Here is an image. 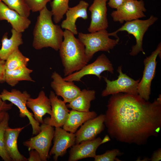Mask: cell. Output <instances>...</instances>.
<instances>
[{"mask_svg":"<svg viewBox=\"0 0 161 161\" xmlns=\"http://www.w3.org/2000/svg\"><path fill=\"white\" fill-rule=\"evenodd\" d=\"M107 107L104 124L111 137L140 145L157 136L161 127L160 95L151 103L138 95L118 93L112 95Z\"/></svg>","mask_w":161,"mask_h":161,"instance_id":"cell-1","label":"cell"},{"mask_svg":"<svg viewBox=\"0 0 161 161\" xmlns=\"http://www.w3.org/2000/svg\"><path fill=\"white\" fill-rule=\"evenodd\" d=\"M51 11L46 6L39 11L33 31L32 46L36 49L50 47L58 51L63 41L64 31L54 24Z\"/></svg>","mask_w":161,"mask_h":161,"instance_id":"cell-2","label":"cell"},{"mask_svg":"<svg viewBox=\"0 0 161 161\" xmlns=\"http://www.w3.org/2000/svg\"><path fill=\"white\" fill-rule=\"evenodd\" d=\"M59 52L66 76L78 71L88 64L84 45L71 31L65 30Z\"/></svg>","mask_w":161,"mask_h":161,"instance_id":"cell-3","label":"cell"},{"mask_svg":"<svg viewBox=\"0 0 161 161\" xmlns=\"http://www.w3.org/2000/svg\"><path fill=\"white\" fill-rule=\"evenodd\" d=\"M78 39L84 45L85 54L88 62L94 54L99 51L109 52L118 44L119 38L116 39L109 38V33L106 29L89 33H78Z\"/></svg>","mask_w":161,"mask_h":161,"instance_id":"cell-4","label":"cell"},{"mask_svg":"<svg viewBox=\"0 0 161 161\" xmlns=\"http://www.w3.org/2000/svg\"><path fill=\"white\" fill-rule=\"evenodd\" d=\"M157 19V17L151 15L149 18L145 20L137 19L126 21L120 28L112 32L109 33V36H115L116 38H118L117 34L121 31H126L129 34L132 35L136 39V44L132 46L129 54L131 56H134L143 51V41L144 34L148 28Z\"/></svg>","mask_w":161,"mask_h":161,"instance_id":"cell-5","label":"cell"},{"mask_svg":"<svg viewBox=\"0 0 161 161\" xmlns=\"http://www.w3.org/2000/svg\"><path fill=\"white\" fill-rule=\"evenodd\" d=\"M2 100L4 101L8 100L16 106L19 110V116L27 117L29 123L32 126L33 135H37L40 131V123L35 120L33 114L27 109V103L30 95L26 91L21 92L19 90L13 89L10 92L4 89L0 94Z\"/></svg>","mask_w":161,"mask_h":161,"instance_id":"cell-6","label":"cell"},{"mask_svg":"<svg viewBox=\"0 0 161 161\" xmlns=\"http://www.w3.org/2000/svg\"><path fill=\"white\" fill-rule=\"evenodd\" d=\"M40 131L37 135L23 143L29 151L35 150L39 154L42 161H47L55 132L53 127L44 122L41 124Z\"/></svg>","mask_w":161,"mask_h":161,"instance_id":"cell-7","label":"cell"},{"mask_svg":"<svg viewBox=\"0 0 161 161\" xmlns=\"http://www.w3.org/2000/svg\"><path fill=\"white\" fill-rule=\"evenodd\" d=\"M117 71L119 75L117 80L111 81L106 77H104L106 87L102 92V96L106 97L121 92L132 95H138L137 90L139 80H135L123 73L121 66L118 67Z\"/></svg>","mask_w":161,"mask_h":161,"instance_id":"cell-8","label":"cell"},{"mask_svg":"<svg viewBox=\"0 0 161 161\" xmlns=\"http://www.w3.org/2000/svg\"><path fill=\"white\" fill-rule=\"evenodd\" d=\"M161 52L160 43L151 55L143 61L144 69L142 78L138 84L137 91L139 96L146 101H148L149 99L151 83L155 74L156 58Z\"/></svg>","mask_w":161,"mask_h":161,"instance_id":"cell-9","label":"cell"},{"mask_svg":"<svg viewBox=\"0 0 161 161\" xmlns=\"http://www.w3.org/2000/svg\"><path fill=\"white\" fill-rule=\"evenodd\" d=\"M113 65L107 57L104 54L99 56L92 63L86 64L79 70L63 78L66 81H79L84 76L88 75H94L100 80L101 74L103 72L108 71L114 73Z\"/></svg>","mask_w":161,"mask_h":161,"instance_id":"cell-10","label":"cell"},{"mask_svg":"<svg viewBox=\"0 0 161 161\" xmlns=\"http://www.w3.org/2000/svg\"><path fill=\"white\" fill-rule=\"evenodd\" d=\"M146 10L143 0H124L122 4L111 15L113 20L122 24L145 16Z\"/></svg>","mask_w":161,"mask_h":161,"instance_id":"cell-11","label":"cell"},{"mask_svg":"<svg viewBox=\"0 0 161 161\" xmlns=\"http://www.w3.org/2000/svg\"><path fill=\"white\" fill-rule=\"evenodd\" d=\"M53 139V145L49 154L53 156L55 161L59 157L63 156L67 149L75 144V133L69 132L60 127H55Z\"/></svg>","mask_w":161,"mask_h":161,"instance_id":"cell-12","label":"cell"},{"mask_svg":"<svg viewBox=\"0 0 161 161\" xmlns=\"http://www.w3.org/2000/svg\"><path fill=\"white\" fill-rule=\"evenodd\" d=\"M51 86L56 95L63 99L65 103H69L77 97L81 90L72 81L65 80L58 73H52Z\"/></svg>","mask_w":161,"mask_h":161,"instance_id":"cell-13","label":"cell"},{"mask_svg":"<svg viewBox=\"0 0 161 161\" xmlns=\"http://www.w3.org/2000/svg\"><path fill=\"white\" fill-rule=\"evenodd\" d=\"M52 110L50 117H46L44 122L55 127H61L65 124L69 111L63 100L58 98L55 92L51 91L49 96Z\"/></svg>","mask_w":161,"mask_h":161,"instance_id":"cell-14","label":"cell"},{"mask_svg":"<svg viewBox=\"0 0 161 161\" xmlns=\"http://www.w3.org/2000/svg\"><path fill=\"white\" fill-rule=\"evenodd\" d=\"M105 120V114H101L85 122L75 133V144L95 138L104 129Z\"/></svg>","mask_w":161,"mask_h":161,"instance_id":"cell-15","label":"cell"},{"mask_svg":"<svg viewBox=\"0 0 161 161\" xmlns=\"http://www.w3.org/2000/svg\"><path fill=\"white\" fill-rule=\"evenodd\" d=\"M108 0H94L89 8L91 21L88 31L90 32L106 29L108 27L106 1Z\"/></svg>","mask_w":161,"mask_h":161,"instance_id":"cell-16","label":"cell"},{"mask_svg":"<svg viewBox=\"0 0 161 161\" xmlns=\"http://www.w3.org/2000/svg\"><path fill=\"white\" fill-rule=\"evenodd\" d=\"M102 140L98 137L75 144L71 148L68 161H76L87 158H94L97 148L101 144Z\"/></svg>","mask_w":161,"mask_h":161,"instance_id":"cell-17","label":"cell"},{"mask_svg":"<svg viewBox=\"0 0 161 161\" xmlns=\"http://www.w3.org/2000/svg\"><path fill=\"white\" fill-rule=\"evenodd\" d=\"M89 6L88 3L80 0L76 6L69 7L65 13L66 19L61 23V28L69 30L74 35H77L78 32L75 24L76 20L79 18L84 20L88 18L87 11Z\"/></svg>","mask_w":161,"mask_h":161,"instance_id":"cell-18","label":"cell"},{"mask_svg":"<svg viewBox=\"0 0 161 161\" xmlns=\"http://www.w3.org/2000/svg\"><path fill=\"white\" fill-rule=\"evenodd\" d=\"M26 105L27 107L32 111L35 119L40 123H43V117L44 115L47 114L50 115L51 114L52 108L50 100L43 90L39 92L37 98H29Z\"/></svg>","mask_w":161,"mask_h":161,"instance_id":"cell-19","label":"cell"},{"mask_svg":"<svg viewBox=\"0 0 161 161\" xmlns=\"http://www.w3.org/2000/svg\"><path fill=\"white\" fill-rule=\"evenodd\" d=\"M24 127L12 129L8 126L5 130L4 135L5 147L12 161H27V159L19 152L17 146L19 135Z\"/></svg>","mask_w":161,"mask_h":161,"instance_id":"cell-20","label":"cell"},{"mask_svg":"<svg viewBox=\"0 0 161 161\" xmlns=\"http://www.w3.org/2000/svg\"><path fill=\"white\" fill-rule=\"evenodd\" d=\"M3 20L7 21L11 24L13 29L21 33L27 29L31 23L28 18L21 16L0 0V20Z\"/></svg>","mask_w":161,"mask_h":161,"instance_id":"cell-21","label":"cell"},{"mask_svg":"<svg viewBox=\"0 0 161 161\" xmlns=\"http://www.w3.org/2000/svg\"><path fill=\"white\" fill-rule=\"evenodd\" d=\"M97 116L95 111L81 112L72 109L62 126L67 131L75 133L78 129L87 120Z\"/></svg>","mask_w":161,"mask_h":161,"instance_id":"cell-22","label":"cell"},{"mask_svg":"<svg viewBox=\"0 0 161 161\" xmlns=\"http://www.w3.org/2000/svg\"><path fill=\"white\" fill-rule=\"evenodd\" d=\"M11 32L12 35L10 38H8L7 33H6L1 40L2 47L0 49V59L5 61L15 49L23 43L21 32H18L13 28Z\"/></svg>","mask_w":161,"mask_h":161,"instance_id":"cell-23","label":"cell"},{"mask_svg":"<svg viewBox=\"0 0 161 161\" xmlns=\"http://www.w3.org/2000/svg\"><path fill=\"white\" fill-rule=\"evenodd\" d=\"M96 92L94 90L84 89L79 95L66 106L68 108L81 112H88L91 102L95 99Z\"/></svg>","mask_w":161,"mask_h":161,"instance_id":"cell-24","label":"cell"},{"mask_svg":"<svg viewBox=\"0 0 161 161\" xmlns=\"http://www.w3.org/2000/svg\"><path fill=\"white\" fill-rule=\"evenodd\" d=\"M32 72V70L27 66L21 67L11 70H5V82L11 86H15L22 81L34 82L30 75Z\"/></svg>","mask_w":161,"mask_h":161,"instance_id":"cell-25","label":"cell"},{"mask_svg":"<svg viewBox=\"0 0 161 161\" xmlns=\"http://www.w3.org/2000/svg\"><path fill=\"white\" fill-rule=\"evenodd\" d=\"M29 61V58L23 55L18 48L5 61V70H11L21 67L27 66Z\"/></svg>","mask_w":161,"mask_h":161,"instance_id":"cell-26","label":"cell"},{"mask_svg":"<svg viewBox=\"0 0 161 161\" xmlns=\"http://www.w3.org/2000/svg\"><path fill=\"white\" fill-rule=\"evenodd\" d=\"M70 0H53L50 2L51 11L54 23L58 24L63 18V16L69 7Z\"/></svg>","mask_w":161,"mask_h":161,"instance_id":"cell-27","label":"cell"},{"mask_svg":"<svg viewBox=\"0 0 161 161\" xmlns=\"http://www.w3.org/2000/svg\"><path fill=\"white\" fill-rule=\"evenodd\" d=\"M1 0L21 16L27 18L29 17L31 10L24 0Z\"/></svg>","mask_w":161,"mask_h":161,"instance_id":"cell-28","label":"cell"},{"mask_svg":"<svg viewBox=\"0 0 161 161\" xmlns=\"http://www.w3.org/2000/svg\"><path fill=\"white\" fill-rule=\"evenodd\" d=\"M9 115L6 112L3 120L0 122V157L4 161H12L5 149L4 135L5 130L9 126Z\"/></svg>","mask_w":161,"mask_h":161,"instance_id":"cell-29","label":"cell"},{"mask_svg":"<svg viewBox=\"0 0 161 161\" xmlns=\"http://www.w3.org/2000/svg\"><path fill=\"white\" fill-rule=\"evenodd\" d=\"M123 153L117 149L106 151L104 153L96 155L94 158L95 161H114L117 160L116 157L121 155Z\"/></svg>","mask_w":161,"mask_h":161,"instance_id":"cell-30","label":"cell"},{"mask_svg":"<svg viewBox=\"0 0 161 161\" xmlns=\"http://www.w3.org/2000/svg\"><path fill=\"white\" fill-rule=\"evenodd\" d=\"M52 0H24L30 10L40 11L46 6L47 3Z\"/></svg>","mask_w":161,"mask_h":161,"instance_id":"cell-31","label":"cell"},{"mask_svg":"<svg viewBox=\"0 0 161 161\" xmlns=\"http://www.w3.org/2000/svg\"><path fill=\"white\" fill-rule=\"evenodd\" d=\"M29 156L28 161H42L39 154L36 150L33 149L29 151Z\"/></svg>","mask_w":161,"mask_h":161,"instance_id":"cell-32","label":"cell"},{"mask_svg":"<svg viewBox=\"0 0 161 161\" xmlns=\"http://www.w3.org/2000/svg\"><path fill=\"white\" fill-rule=\"evenodd\" d=\"M5 61L0 59V83L5 82Z\"/></svg>","mask_w":161,"mask_h":161,"instance_id":"cell-33","label":"cell"},{"mask_svg":"<svg viewBox=\"0 0 161 161\" xmlns=\"http://www.w3.org/2000/svg\"><path fill=\"white\" fill-rule=\"evenodd\" d=\"M13 105L11 103H7L2 100L0 95V111L7 112L12 109Z\"/></svg>","mask_w":161,"mask_h":161,"instance_id":"cell-34","label":"cell"},{"mask_svg":"<svg viewBox=\"0 0 161 161\" xmlns=\"http://www.w3.org/2000/svg\"><path fill=\"white\" fill-rule=\"evenodd\" d=\"M124 0H109L108 4L112 8L117 9L123 3Z\"/></svg>","mask_w":161,"mask_h":161,"instance_id":"cell-35","label":"cell"},{"mask_svg":"<svg viewBox=\"0 0 161 161\" xmlns=\"http://www.w3.org/2000/svg\"><path fill=\"white\" fill-rule=\"evenodd\" d=\"M161 159V150L159 148L153 154L151 158L152 161H158Z\"/></svg>","mask_w":161,"mask_h":161,"instance_id":"cell-36","label":"cell"},{"mask_svg":"<svg viewBox=\"0 0 161 161\" xmlns=\"http://www.w3.org/2000/svg\"><path fill=\"white\" fill-rule=\"evenodd\" d=\"M110 139L108 135H106L103 139L102 140L101 144H103L106 142L109 141Z\"/></svg>","mask_w":161,"mask_h":161,"instance_id":"cell-37","label":"cell"},{"mask_svg":"<svg viewBox=\"0 0 161 161\" xmlns=\"http://www.w3.org/2000/svg\"><path fill=\"white\" fill-rule=\"evenodd\" d=\"M6 112L0 111V122L3 120Z\"/></svg>","mask_w":161,"mask_h":161,"instance_id":"cell-38","label":"cell"},{"mask_svg":"<svg viewBox=\"0 0 161 161\" xmlns=\"http://www.w3.org/2000/svg\"></svg>","mask_w":161,"mask_h":161,"instance_id":"cell-39","label":"cell"}]
</instances>
